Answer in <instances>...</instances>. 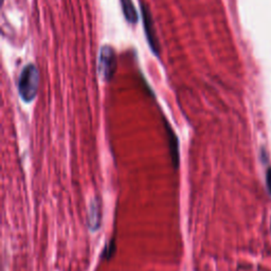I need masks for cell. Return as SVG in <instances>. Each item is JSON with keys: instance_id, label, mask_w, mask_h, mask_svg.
I'll use <instances>...</instances> for the list:
<instances>
[{"instance_id": "6da1fadb", "label": "cell", "mask_w": 271, "mask_h": 271, "mask_svg": "<svg viewBox=\"0 0 271 271\" xmlns=\"http://www.w3.org/2000/svg\"><path fill=\"white\" fill-rule=\"evenodd\" d=\"M39 84V73L36 67L29 64L23 68L18 80V92L20 98L29 103L36 97Z\"/></svg>"}, {"instance_id": "7a4b0ae2", "label": "cell", "mask_w": 271, "mask_h": 271, "mask_svg": "<svg viewBox=\"0 0 271 271\" xmlns=\"http://www.w3.org/2000/svg\"><path fill=\"white\" fill-rule=\"evenodd\" d=\"M99 70L103 79L110 81L117 70V57L115 50L109 46L101 48L99 55Z\"/></svg>"}, {"instance_id": "3957f363", "label": "cell", "mask_w": 271, "mask_h": 271, "mask_svg": "<svg viewBox=\"0 0 271 271\" xmlns=\"http://www.w3.org/2000/svg\"><path fill=\"white\" fill-rule=\"evenodd\" d=\"M141 7H142L141 11H142V16H143L144 31H145L147 41L150 46V49L152 50V52H154L156 55H159L160 47H159L158 38L156 35V29H155V25H154V21H152L151 15L148 11V8L143 4H141Z\"/></svg>"}, {"instance_id": "277c9868", "label": "cell", "mask_w": 271, "mask_h": 271, "mask_svg": "<svg viewBox=\"0 0 271 271\" xmlns=\"http://www.w3.org/2000/svg\"><path fill=\"white\" fill-rule=\"evenodd\" d=\"M165 127H166V134H167V139H168V144H169V151H171V156H172V161L174 167L177 168L179 166V142H178V137L176 136L175 132L171 127V125H168L167 122H165Z\"/></svg>"}, {"instance_id": "5b68a950", "label": "cell", "mask_w": 271, "mask_h": 271, "mask_svg": "<svg viewBox=\"0 0 271 271\" xmlns=\"http://www.w3.org/2000/svg\"><path fill=\"white\" fill-rule=\"evenodd\" d=\"M122 10L126 20L130 23H136L138 21V13L136 11L133 0H121Z\"/></svg>"}, {"instance_id": "8992f818", "label": "cell", "mask_w": 271, "mask_h": 271, "mask_svg": "<svg viewBox=\"0 0 271 271\" xmlns=\"http://www.w3.org/2000/svg\"><path fill=\"white\" fill-rule=\"evenodd\" d=\"M101 205L99 200H95L92 202V207L90 209V226L92 227L93 230L99 228L100 222H101Z\"/></svg>"}, {"instance_id": "52a82bcc", "label": "cell", "mask_w": 271, "mask_h": 271, "mask_svg": "<svg viewBox=\"0 0 271 271\" xmlns=\"http://www.w3.org/2000/svg\"><path fill=\"white\" fill-rule=\"evenodd\" d=\"M115 250H116L115 243H114V242H110V243L106 246V248H105V250H104L103 258L106 259V260H109L110 258L113 257V254L115 253Z\"/></svg>"}, {"instance_id": "ba28073f", "label": "cell", "mask_w": 271, "mask_h": 271, "mask_svg": "<svg viewBox=\"0 0 271 271\" xmlns=\"http://www.w3.org/2000/svg\"><path fill=\"white\" fill-rule=\"evenodd\" d=\"M266 185L268 189V193L271 196V167L267 169V173H266Z\"/></svg>"}, {"instance_id": "9c48e42d", "label": "cell", "mask_w": 271, "mask_h": 271, "mask_svg": "<svg viewBox=\"0 0 271 271\" xmlns=\"http://www.w3.org/2000/svg\"><path fill=\"white\" fill-rule=\"evenodd\" d=\"M270 230H271V223H270Z\"/></svg>"}]
</instances>
